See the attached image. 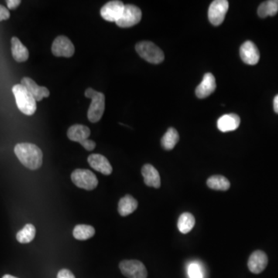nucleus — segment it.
<instances>
[{
  "mask_svg": "<svg viewBox=\"0 0 278 278\" xmlns=\"http://www.w3.org/2000/svg\"><path fill=\"white\" fill-rule=\"evenodd\" d=\"M56 278H75V276L69 270L62 269L57 274Z\"/></svg>",
  "mask_w": 278,
  "mask_h": 278,
  "instance_id": "nucleus-29",
  "label": "nucleus"
},
{
  "mask_svg": "<svg viewBox=\"0 0 278 278\" xmlns=\"http://www.w3.org/2000/svg\"><path fill=\"white\" fill-rule=\"evenodd\" d=\"M142 174L146 186L159 189L161 186V179L159 172L153 166L145 164L142 167Z\"/></svg>",
  "mask_w": 278,
  "mask_h": 278,
  "instance_id": "nucleus-17",
  "label": "nucleus"
},
{
  "mask_svg": "<svg viewBox=\"0 0 278 278\" xmlns=\"http://www.w3.org/2000/svg\"><path fill=\"white\" fill-rule=\"evenodd\" d=\"M16 157L25 167L36 170L43 163V152L34 144L19 143L14 148Z\"/></svg>",
  "mask_w": 278,
  "mask_h": 278,
  "instance_id": "nucleus-1",
  "label": "nucleus"
},
{
  "mask_svg": "<svg viewBox=\"0 0 278 278\" xmlns=\"http://www.w3.org/2000/svg\"><path fill=\"white\" fill-rule=\"evenodd\" d=\"M20 0H7V6L9 9H15L20 5Z\"/></svg>",
  "mask_w": 278,
  "mask_h": 278,
  "instance_id": "nucleus-31",
  "label": "nucleus"
},
{
  "mask_svg": "<svg viewBox=\"0 0 278 278\" xmlns=\"http://www.w3.org/2000/svg\"><path fill=\"white\" fill-rule=\"evenodd\" d=\"M80 145H82L84 149L87 151L94 150L96 146L95 142H94V141L90 140V139H87V140L84 141V142H82Z\"/></svg>",
  "mask_w": 278,
  "mask_h": 278,
  "instance_id": "nucleus-30",
  "label": "nucleus"
},
{
  "mask_svg": "<svg viewBox=\"0 0 278 278\" xmlns=\"http://www.w3.org/2000/svg\"><path fill=\"white\" fill-rule=\"evenodd\" d=\"M190 278H203V272L198 264L193 263L188 268Z\"/></svg>",
  "mask_w": 278,
  "mask_h": 278,
  "instance_id": "nucleus-27",
  "label": "nucleus"
},
{
  "mask_svg": "<svg viewBox=\"0 0 278 278\" xmlns=\"http://www.w3.org/2000/svg\"><path fill=\"white\" fill-rule=\"evenodd\" d=\"M85 97L91 99V104L87 111V118L92 123H96L102 118L105 110V96L103 93L94 91V89L87 88Z\"/></svg>",
  "mask_w": 278,
  "mask_h": 278,
  "instance_id": "nucleus-3",
  "label": "nucleus"
},
{
  "mask_svg": "<svg viewBox=\"0 0 278 278\" xmlns=\"http://www.w3.org/2000/svg\"><path fill=\"white\" fill-rule=\"evenodd\" d=\"M12 91L16 105L22 114L30 116L36 112V101L26 87L21 84H15L12 87Z\"/></svg>",
  "mask_w": 278,
  "mask_h": 278,
  "instance_id": "nucleus-2",
  "label": "nucleus"
},
{
  "mask_svg": "<svg viewBox=\"0 0 278 278\" xmlns=\"http://www.w3.org/2000/svg\"><path fill=\"white\" fill-rule=\"evenodd\" d=\"M71 180L73 184L83 190H93L98 185L97 176L88 169H75L72 173Z\"/></svg>",
  "mask_w": 278,
  "mask_h": 278,
  "instance_id": "nucleus-5",
  "label": "nucleus"
},
{
  "mask_svg": "<svg viewBox=\"0 0 278 278\" xmlns=\"http://www.w3.org/2000/svg\"><path fill=\"white\" fill-rule=\"evenodd\" d=\"M2 278H15V277L12 276V275H4L3 277H2Z\"/></svg>",
  "mask_w": 278,
  "mask_h": 278,
  "instance_id": "nucleus-33",
  "label": "nucleus"
},
{
  "mask_svg": "<svg viewBox=\"0 0 278 278\" xmlns=\"http://www.w3.org/2000/svg\"><path fill=\"white\" fill-rule=\"evenodd\" d=\"M196 224V220L193 214L184 213L179 217L178 220V229L183 234H188L193 230Z\"/></svg>",
  "mask_w": 278,
  "mask_h": 278,
  "instance_id": "nucleus-24",
  "label": "nucleus"
},
{
  "mask_svg": "<svg viewBox=\"0 0 278 278\" xmlns=\"http://www.w3.org/2000/svg\"><path fill=\"white\" fill-rule=\"evenodd\" d=\"M179 141V135L175 128H170L168 129L161 140V144L163 149L166 150H172L174 149L176 144Z\"/></svg>",
  "mask_w": 278,
  "mask_h": 278,
  "instance_id": "nucleus-23",
  "label": "nucleus"
},
{
  "mask_svg": "<svg viewBox=\"0 0 278 278\" xmlns=\"http://www.w3.org/2000/svg\"><path fill=\"white\" fill-rule=\"evenodd\" d=\"M240 124H241V118L237 114H224L217 121V128L220 132H232L238 128Z\"/></svg>",
  "mask_w": 278,
  "mask_h": 278,
  "instance_id": "nucleus-16",
  "label": "nucleus"
},
{
  "mask_svg": "<svg viewBox=\"0 0 278 278\" xmlns=\"http://www.w3.org/2000/svg\"><path fill=\"white\" fill-rule=\"evenodd\" d=\"M125 9V4L121 1H110L103 5L101 9V15L103 19L108 22H118Z\"/></svg>",
  "mask_w": 278,
  "mask_h": 278,
  "instance_id": "nucleus-9",
  "label": "nucleus"
},
{
  "mask_svg": "<svg viewBox=\"0 0 278 278\" xmlns=\"http://www.w3.org/2000/svg\"><path fill=\"white\" fill-rule=\"evenodd\" d=\"M10 17L9 9L3 5H0V21L6 20Z\"/></svg>",
  "mask_w": 278,
  "mask_h": 278,
  "instance_id": "nucleus-28",
  "label": "nucleus"
},
{
  "mask_svg": "<svg viewBox=\"0 0 278 278\" xmlns=\"http://www.w3.org/2000/svg\"><path fill=\"white\" fill-rule=\"evenodd\" d=\"M21 84L27 89L29 92L34 97L36 101H40L50 96V91L46 87H40L30 77H23Z\"/></svg>",
  "mask_w": 278,
  "mask_h": 278,
  "instance_id": "nucleus-14",
  "label": "nucleus"
},
{
  "mask_svg": "<svg viewBox=\"0 0 278 278\" xmlns=\"http://www.w3.org/2000/svg\"><path fill=\"white\" fill-rule=\"evenodd\" d=\"M94 234L95 230L94 227L84 224L76 226L73 231V237L78 241H87L94 237Z\"/></svg>",
  "mask_w": 278,
  "mask_h": 278,
  "instance_id": "nucleus-25",
  "label": "nucleus"
},
{
  "mask_svg": "<svg viewBox=\"0 0 278 278\" xmlns=\"http://www.w3.org/2000/svg\"><path fill=\"white\" fill-rule=\"evenodd\" d=\"M36 236V228L32 224H26L16 234V240L20 244H28L33 241Z\"/></svg>",
  "mask_w": 278,
  "mask_h": 278,
  "instance_id": "nucleus-26",
  "label": "nucleus"
},
{
  "mask_svg": "<svg viewBox=\"0 0 278 278\" xmlns=\"http://www.w3.org/2000/svg\"><path fill=\"white\" fill-rule=\"evenodd\" d=\"M11 50L14 60L22 63L26 61L29 58V53L27 48L24 46L17 37L13 36L11 39Z\"/></svg>",
  "mask_w": 278,
  "mask_h": 278,
  "instance_id": "nucleus-19",
  "label": "nucleus"
},
{
  "mask_svg": "<svg viewBox=\"0 0 278 278\" xmlns=\"http://www.w3.org/2000/svg\"><path fill=\"white\" fill-rule=\"evenodd\" d=\"M142 17V11L138 6L127 4L125 5L123 13L116 24L121 28L132 27L140 22Z\"/></svg>",
  "mask_w": 278,
  "mask_h": 278,
  "instance_id": "nucleus-7",
  "label": "nucleus"
},
{
  "mask_svg": "<svg viewBox=\"0 0 278 278\" xmlns=\"http://www.w3.org/2000/svg\"><path fill=\"white\" fill-rule=\"evenodd\" d=\"M217 88L214 76L210 73H206L200 85L196 87V94L199 98H205L210 96Z\"/></svg>",
  "mask_w": 278,
  "mask_h": 278,
  "instance_id": "nucleus-15",
  "label": "nucleus"
},
{
  "mask_svg": "<svg viewBox=\"0 0 278 278\" xmlns=\"http://www.w3.org/2000/svg\"><path fill=\"white\" fill-rule=\"evenodd\" d=\"M278 12V0H269L262 2L258 7V13L260 17L265 18L268 15L274 16Z\"/></svg>",
  "mask_w": 278,
  "mask_h": 278,
  "instance_id": "nucleus-22",
  "label": "nucleus"
},
{
  "mask_svg": "<svg viewBox=\"0 0 278 278\" xmlns=\"http://www.w3.org/2000/svg\"><path fill=\"white\" fill-rule=\"evenodd\" d=\"M87 162L94 170L102 173L104 176H109L112 173V166L107 158L100 154H91L87 158Z\"/></svg>",
  "mask_w": 278,
  "mask_h": 278,
  "instance_id": "nucleus-11",
  "label": "nucleus"
},
{
  "mask_svg": "<svg viewBox=\"0 0 278 278\" xmlns=\"http://www.w3.org/2000/svg\"><path fill=\"white\" fill-rule=\"evenodd\" d=\"M138 208V201L131 195H126L120 200L118 210L121 217L132 214Z\"/></svg>",
  "mask_w": 278,
  "mask_h": 278,
  "instance_id": "nucleus-20",
  "label": "nucleus"
},
{
  "mask_svg": "<svg viewBox=\"0 0 278 278\" xmlns=\"http://www.w3.org/2000/svg\"><path fill=\"white\" fill-rule=\"evenodd\" d=\"M91 130L88 127L82 125H74L70 127L67 131V137L70 141L81 144L88 139Z\"/></svg>",
  "mask_w": 278,
  "mask_h": 278,
  "instance_id": "nucleus-18",
  "label": "nucleus"
},
{
  "mask_svg": "<svg viewBox=\"0 0 278 278\" xmlns=\"http://www.w3.org/2000/svg\"><path fill=\"white\" fill-rule=\"evenodd\" d=\"M274 109L275 112L278 114V94L275 96V99H274Z\"/></svg>",
  "mask_w": 278,
  "mask_h": 278,
  "instance_id": "nucleus-32",
  "label": "nucleus"
},
{
  "mask_svg": "<svg viewBox=\"0 0 278 278\" xmlns=\"http://www.w3.org/2000/svg\"><path fill=\"white\" fill-rule=\"evenodd\" d=\"M51 50L54 56L63 57H71L75 52L73 43L65 36H59L54 39Z\"/></svg>",
  "mask_w": 278,
  "mask_h": 278,
  "instance_id": "nucleus-10",
  "label": "nucleus"
},
{
  "mask_svg": "<svg viewBox=\"0 0 278 278\" xmlns=\"http://www.w3.org/2000/svg\"><path fill=\"white\" fill-rule=\"evenodd\" d=\"M121 272L128 278H147L148 272L145 265L136 260H125L119 265Z\"/></svg>",
  "mask_w": 278,
  "mask_h": 278,
  "instance_id": "nucleus-6",
  "label": "nucleus"
},
{
  "mask_svg": "<svg viewBox=\"0 0 278 278\" xmlns=\"http://www.w3.org/2000/svg\"><path fill=\"white\" fill-rule=\"evenodd\" d=\"M135 50L142 58L149 63L159 64L164 60L163 51L152 42H139L135 46Z\"/></svg>",
  "mask_w": 278,
  "mask_h": 278,
  "instance_id": "nucleus-4",
  "label": "nucleus"
},
{
  "mask_svg": "<svg viewBox=\"0 0 278 278\" xmlns=\"http://www.w3.org/2000/svg\"><path fill=\"white\" fill-rule=\"evenodd\" d=\"M241 57L244 63L248 65H255L259 62L260 52L256 45L248 40L241 46Z\"/></svg>",
  "mask_w": 278,
  "mask_h": 278,
  "instance_id": "nucleus-12",
  "label": "nucleus"
},
{
  "mask_svg": "<svg viewBox=\"0 0 278 278\" xmlns=\"http://www.w3.org/2000/svg\"><path fill=\"white\" fill-rule=\"evenodd\" d=\"M210 189L218 191H227L231 187V183L227 178L223 176H210L207 182Z\"/></svg>",
  "mask_w": 278,
  "mask_h": 278,
  "instance_id": "nucleus-21",
  "label": "nucleus"
},
{
  "mask_svg": "<svg viewBox=\"0 0 278 278\" xmlns=\"http://www.w3.org/2000/svg\"><path fill=\"white\" fill-rule=\"evenodd\" d=\"M268 258L264 251H256L253 253L248 261V268L252 273L261 274L268 266Z\"/></svg>",
  "mask_w": 278,
  "mask_h": 278,
  "instance_id": "nucleus-13",
  "label": "nucleus"
},
{
  "mask_svg": "<svg viewBox=\"0 0 278 278\" xmlns=\"http://www.w3.org/2000/svg\"><path fill=\"white\" fill-rule=\"evenodd\" d=\"M229 9V2L227 0H215L210 5L208 11L209 19L214 26H219L225 19Z\"/></svg>",
  "mask_w": 278,
  "mask_h": 278,
  "instance_id": "nucleus-8",
  "label": "nucleus"
}]
</instances>
